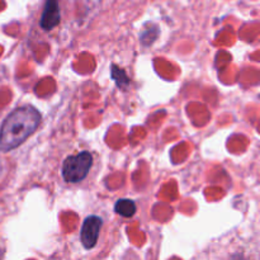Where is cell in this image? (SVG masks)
<instances>
[{
	"label": "cell",
	"instance_id": "obj_1",
	"mask_svg": "<svg viewBox=\"0 0 260 260\" xmlns=\"http://www.w3.org/2000/svg\"><path fill=\"white\" fill-rule=\"evenodd\" d=\"M41 122V114L33 107H20L8 116L0 129V151H10L22 145Z\"/></svg>",
	"mask_w": 260,
	"mask_h": 260
},
{
	"label": "cell",
	"instance_id": "obj_2",
	"mask_svg": "<svg viewBox=\"0 0 260 260\" xmlns=\"http://www.w3.org/2000/svg\"><path fill=\"white\" fill-rule=\"evenodd\" d=\"M91 165H93V156L88 151L69 156L62 167L63 179L69 183L81 182L88 175Z\"/></svg>",
	"mask_w": 260,
	"mask_h": 260
},
{
	"label": "cell",
	"instance_id": "obj_3",
	"mask_svg": "<svg viewBox=\"0 0 260 260\" xmlns=\"http://www.w3.org/2000/svg\"><path fill=\"white\" fill-rule=\"evenodd\" d=\"M102 225H103V221L98 216H90V217L86 218L83 225V229H81L80 235L84 248L91 249L95 246Z\"/></svg>",
	"mask_w": 260,
	"mask_h": 260
},
{
	"label": "cell",
	"instance_id": "obj_4",
	"mask_svg": "<svg viewBox=\"0 0 260 260\" xmlns=\"http://www.w3.org/2000/svg\"><path fill=\"white\" fill-rule=\"evenodd\" d=\"M60 22V7L58 0H47L45 5V10L41 18V27L45 30H51Z\"/></svg>",
	"mask_w": 260,
	"mask_h": 260
},
{
	"label": "cell",
	"instance_id": "obj_5",
	"mask_svg": "<svg viewBox=\"0 0 260 260\" xmlns=\"http://www.w3.org/2000/svg\"><path fill=\"white\" fill-rule=\"evenodd\" d=\"M114 211L122 217H132L136 213V205L131 200H119L114 206Z\"/></svg>",
	"mask_w": 260,
	"mask_h": 260
},
{
	"label": "cell",
	"instance_id": "obj_6",
	"mask_svg": "<svg viewBox=\"0 0 260 260\" xmlns=\"http://www.w3.org/2000/svg\"><path fill=\"white\" fill-rule=\"evenodd\" d=\"M112 78L114 79V81H116L119 88H124L128 84V78H127L126 73L122 69L117 68V66L112 68Z\"/></svg>",
	"mask_w": 260,
	"mask_h": 260
}]
</instances>
